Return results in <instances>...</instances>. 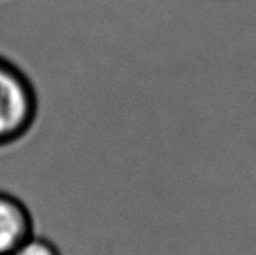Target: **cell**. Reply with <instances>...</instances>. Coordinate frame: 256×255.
Wrapping results in <instances>:
<instances>
[{
    "mask_svg": "<svg viewBox=\"0 0 256 255\" xmlns=\"http://www.w3.org/2000/svg\"><path fill=\"white\" fill-rule=\"evenodd\" d=\"M34 234V219L22 198L0 190V255H12Z\"/></svg>",
    "mask_w": 256,
    "mask_h": 255,
    "instance_id": "7a4b0ae2",
    "label": "cell"
},
{
    "mask_svg": "<svg viewBox=\"0 0 256 255\" xmlns=\"http://www.w3.org/2000/svg\"><path fill=\"white\" fill-rule=\"evenodd\" d=\"M38 93L30 77L0 56V148L22 140L38 117Z\"/></svg>",
    "mask_w": 256,
    "mask_h": 255,
    "instance_id": "6da1fadb",
    "label": "cell"
},
{
    "mask_svg": "<svg viewBox=\"0 0 256 255\" xmlns=\"http://www.w3.org/2000/svg\"><path fill=\"white\" fill-rule=\"evenodd\" d=\"M12 255H62V250L54 240L32 234Z\"/></svg>",
    "mask_w": 256,
    "mask_h": 255,
    "instance_id": "3957f363",
    "label": "cell"
}]
</instances>
